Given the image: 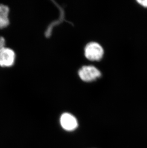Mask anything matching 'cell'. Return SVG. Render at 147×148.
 <instances>
[{
    "label": "cell",
    "instance_id": "cell-1",
    "mask_svg": "<svg viewBox=\"0 0 147 148\" xmlns=\"http://www.w3.org/2000/svg\"><path fill=\"white\" fill-rule=\"evenodd\" d=\"M85 56L90 60H99L101 59L104 54L103 48L96 42L88 44L85 48Z\"/></svg>",
    "mask_w": 147,
    "mask_h": 148
},
{
    "label": "cell",
    "instance_id": "cell-2",
    "mask_svg": "<svg viewBox=\"0 0 147 148\" xmlns=\"http://www.w3.org/2000/svg\"><path fill=\"white\" fill-rule=\"evenodd\" d=\"M78 74L80 78L85 82L94 81L101 76V73L93 66H84L79 70Z\"/></svg>",
    "mask_w": 147,
    "mask_h": 148
},
{
    "label": "cell",
    "instance_id": "cell-3",
    "mask_svg": "<svg viewBox=\"0 0 147 148\" xmlns=\"http://www.w3.org/2000/svg\"><path fill=\"white\" fill-rule=\"evenodd\" d=\"M60 123L64 130L71 132L76 130L78 121L76 117L69 113H64L60 118Z\"/></svg>",
    "mask_w": 147,
    "mask_h": 148
},
{
    "label": "cell",
    "instance_id": "cell-4",
    "mask_svg": "<svg viewBox=\"0 0 147 148\" xmlns=\"http://www.w3.org/2000/svg\"><path fill=\"white\" fill-rule=\"evenodd\" d=\"M15 60V52L13 49L5 47L0 50V66L11 67L14 64Z\"/></svg>",
    "mask_w": 147,
    "mask_h": 148
},
{
    "label": "cell",
    "instance_id": "cell-5",
    "mask_svg": "<svg viewBox=\"0 0 147 148\" xmlns=\"http://www.w3.org/2000/svg\"><path fill=\"white\" fill-rule=\"evenodd\" d=\"M9 8L7 5L0 4V29L8 26L10 23L9 19Z\"/></svg>",
    "mask_w": 147,
    "mask_h": 148
},
{
    "label": "cell",
    "instance_id": "cell-6",
    "mask_svg": "<svg viewBox=\"0 0 147 148\" xmlns=\"http://www.w3.org/2000/svg\"><path fill=\"white\" fill-rule=\"evenodd\" d=\"M5 40L4 38L0 36V50L5 48Z\"/></svg>",
    "mask_w": 147,
    "mask_h": 148
},
{
    "label": "cell",
    "instance_id": "cell-7",
    "mask_svg": "<svg viewBox=\"0 0 147 148\" xmlns=\"http://www.w3.org/2000/svg\"><path fill=\"white\" fill-rule=\"evenodd\" d=\"M137 1L139 4H140L142 6L145 7H147V0H137Z\"/></svg>",
    "mask_w": 147,
    "mask_h": 148
}]
</instances>
